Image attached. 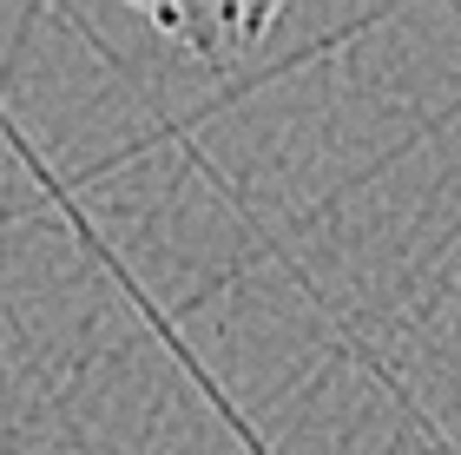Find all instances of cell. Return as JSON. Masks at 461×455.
I'll use <instances>...</instances> for the list:
<instances>
[{"label":"cell","instance_id":"cell-1","mask_svg":"<svg viewBox=\"0 0 461 455\" xmlns=\"http://www.w3.org/2000/svg\"><path fill=\"white\" fill-rule=\"evenodd\" d=\"M152 20H158L165 33H178L198 59H230V53H238V40H250L270 14H264V7H250V14H192V7H158Z\"/></svg>","mask_w":461,"mask_h":455}]
</instances>
